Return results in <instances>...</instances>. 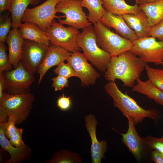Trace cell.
<instances>
[{
	"mask_svg": "<svg viewBox=\"0 0 163 163\" xmlns=\"http://www.w3.org/2000/svg\"><path fill=\"white\" fill-rule=\"evenodd\" d=\"M49 48L43 43L24 39L20 61L34 75L37 72Z\"/></svg>",
	"mask_w": 163,
	"mask_h": 163,
	"instance_id": "obj_11",
	"label": "cell"
},
{
	"mask_svg": "<svg viewBox=\"0 0 163 163\" xmlns=\"http://www.w3.org/2000/svg\"><path fill=\"white\" fill-rule=\"evenodd\" d=\"M16 119L13 116L8 117V121L2 124L4 127L5 133L7 138L9 139L14 133L17 128L15 125Z\"/></svg>",
	"mask_w": 163,
	"mask_h": 163,
	"instance_id": "obj_32",
	"label": "cell"
},
{
	"mask_svg": "<svg viewBox=\"0 0 163 163\" xmlns=\"http://www.w3.org/2000/svg\"><path fill=\"white\" fill-rule=\"evenodd\" d=\"M136 81V84L133 87V91L145 95L163 107V90L155 86L149 79L142 81L138 78Z\"/></svg>",
	"mask_w": 163,
	"mask_h": 163,
	"instance_id": "obj_22",
	"label": "cell"
},
{
	"mask_svg": "<svg viewBox=\"0 0 163 163\" xmlns=\"http://www.w3.org/2000/svg\"><path fill=\"white\" fill-rule=\"evenodd\" d=\"M150 36L163 41V20L151 28L149 35Z\"/></svg>",
	"mask_w": 163,
	"mask_h": 163,
	"instance_id": "obj_36",
	"label": "cell"
},
{
	"mask_svg": "<svg viewBox=\"0 0 163 163\" xmlns=\"http://www.w3.org/2000/svg\"><path fill=\"white\" fill-rule=\"evenodd\" d=\"M59 2V0H46L38 6L27 8L22 18L21 22L34 24L45 31L50 27L55 18L66 17L65 15H56V6Z\"/></svg>",
	"mask_w": 163,
	"mask_h": 163,
	"instance_id": "obj_7",
	"label": "cell"
},
{
	"mask_svg": "<svg viewBox=\"0 0 163 163\" xmlns=\"http://www.w3.org/2000/svg\"><path fill=\"white\" fill-rule=\"evenodd\" d=\"M82 0V6L88 11V17L89 21L94 24L100 21L105 11L102 0Z\"/></svg>",
	"mask_w": 163,
	"mask_h": 163,
	"instance_id": "obj_25",
	"label": "cell"
},
{
	"mask_svg": "<svg viewBox=\"0 0 163 163\" xmlns=\"http://www.w3.org/2000/svg\"><path fill=\"white\" fill-rule=\"evenodd\" d=\"M72 67L75 76L80 80L83 87H88L96 83L100 75L88 61L83 53H72L66 60Z\"/></svg>",
	"mask_w": 163,
	"mask_h": 163,
	"instance_id": "obj_12",
	"label": "cell"
},
{
	"mask_svg": "<svg viewBox=\"0 0 163 163\" xmlns=\"http://www.w3.org/2000/svg\"><path fill=\"white\" fill-rule=\"evenodd\" d=\"M151 159L156 163H163V153L154 150L152 152Z\"/></svg>",
	"mask_w": 163,
	"mask_h": 163,
	"instance_id": "obj_37",
	"label": "cell"
},
{
	"mask_svg": "<svg viewBox=\"0 0 163 163\" xmlns=\"http://www.w3.org/2000/svg\"><path fill=\"white\" fill-rule=\"evenodd\" d=\"M78 43L88 60L99 71L104 72L112 56L98 46L94 27L83 29L78 36Z\"/></svg>",
	"mask_w": 163,
	"mask_h": 163,
	"instance_id": "obj_3",
	"label": "cell"
},
{
	"mask_svg": "<svg viewBox=\"0 0 163 163\" xmlns=\"http://www.w3.org/2000/svg\"><path fill=\"white\" fill-rule=\"evenodd\" d=\"M82 159L77 152L68 149L60 150L55 152L46 163H82Z\"/></svg>",
	"mask_w": 163,
	"mask_h": 163,
	"instance_id": "obj_26",
	"label": "cell"
},
{
	"mask_svg": "<svg viewBox=\"0 0 163 163\" xmlns=\"http://www.w3.org/2000/svg\"><path fill=\"white\" fill-rule=\"evenodd\" d=\"M145 69L149 80L155 86L163 91V68H153L146 64Z\"/></svg>",
	"mask_w": 163,
	"mask_h": 163,
	"instance_id": "obj_27",
	"label": "cell"
},
{
	"mask_svg": "<svg viewBox=\"0 0 163 163\" xmlns=\"http://www.w3.org/2000/svg\"><path fill=\"white\" fill-rule=\"evenodd\" d=\"M94 28L98 46L112 56L131 50L132 41L111 31L100 21L94 24Z\"/></svg>",
	"mask_w": 163,
	"mask_h": 163,
	"instance_id": "obj_5",
	"label": "cell"
},
{
	"mask_svg": "<svg viewBox=\"0 0 163 163\" xmlns=\"http://www.w3.org/2000/svg\"><path fill=\"white\" fill-rule=\"evenodd\" d=\"M53 72L57 75L62 76L68 79L72 77H76L72 66L68 62L66 63L64 61L61 62L57 66Z\"/></svg>",
	"mask_w": 163,
	"mask_h": 163,
	"instance_id": "obj_29",
	"label": "cell"
},
{
	"mask_svg": "<svg viewBox=\"0 0 163 163\" xmlns=\"http://www.w3.org/2000/svg\"><path fill=\"white\" fill-rule=\"evenodd\" d=\"M105 9L111 14L123 16L126 14H136L142 10L139 5L136 3L130 5L124 0H102Z\"/></svg>",
	"mask_w": 163,
	"mask_h": 163,
	"instance_id": "obj_20",
	"label": "cell"
},
{
	"mask_svg": "<svg viewBox=\"0 0 163 163\" xmlns=\"http://www.w3.org/2000/svg\"><path fill=\"white\" fill-rule=\"evenodd\" d=\"M85 126L90 137L91 145V155L92 163H101L102 158H104V153L107 150V141L97 139L96 129L98 123L94 115L89 114L84 117Z\"/></svg>",
	"mask_w": 163,
	"mask_h": 163,
	"instance_id": "obj_13",
	"label": "cell"
},
{
	"mask_svg": "<svg viewBox=\"0 0 163 163\" xmlns=\"http://www.w3.org/2000/svg\"><path fill=\"white\" fill-rule=\"evenodd\" d=\"M35 100L30 92L20 94H11L6 92L0 100V105L5 109L8 117L13 116L17 125L23 123L28 117Z\"/></svg>",
	"mask_w": 163,
	"mask_h": 163,
	"instance_id": "obj_4",
	"label": "cell"
},
{
	"mask_svg": "<svg viewBox=\"0 0 163 163\" xmlns=\"http://www.w3.org/2000/svg\"><path fill=\"white\" fill-rule=\"evenodd\" d=\"M147 63L130 50L112 56L104 72V78L108 81L120 80L124 87H133L139 78Z\"/></svg>",
	"mask_w": 163,
	"mask_h": 163,
	"instance_id": "obj_1",
	"label": "cell"
},
{
	"mask_svg": "<svg viewBox=\"0 0 163 163\" xmlns=\"http://www.w3.org/2000/svg\"><path fill=\"white\" fill-rule=\"evenodd\" d=\"M24 41L18 28L10 30L6 40L8 46L9 61L14 69L20 62Z\"/></svg>",
	"mask_w": 163,
	"mask_h": 163,
	"instance_id": "obj_18",
	"label": "cell"
},
{
	"mask_svg": "<svg viewBox=\"0 0 163 163\" xmlns=\"http://www.w3.org/2000/svg\"><path fill=\"white\" fill-rule=\"evenodd\" d=\"M136 3L139 5H142L155 2L156 0H134Z\"/></svg>",
	"mask_w": 163,
	"mask_h": 163,
	"instance_id": "obj_41",
	"label": "cell"
},
{
	"mask_svg": "<svg viewBox=\"0 0 163 163\" xmlns=\"http://www.w3.org/2000/svg\"><path fill=\"white\" fill-rule=\"evenodd\" d=\"M12 0H0V11L3 12L9 10Z\"/></svg>",
	"mask_w": 163,
	"mask_h": 163,
	"instance_id": "obj_38",
	"label": "cell"
},
{
	"mask_svg": "<svg viewBox=\"0 0 163 163\" xmlns=\"http://www.w3.org/2000/svg\"><path fill=\"white\" fill-rule=\"evenodd\" d=\"M52 81V87L55 91H61L69 86L68 78L62 76L57 75L51 79Z\"/></svg>",
	"mask_w": 163,
	"mask_h": 163,
	"instance_id": "obj_33",
	"label": "cell"
},
{
	"mask_svg": "<svg viewBox=\"0 0 163 163\" xmlns=\"http://www.w3.org/2000/svg\"><path fill=\"white\" fill-rule=\"evenodd\" d=\"M6 92L20 94L30 92V87L35 80L34 75L26 68L20 61L14 69L3 72Z\"/></svg>",
	"mask_w": 163,
	"mask_h": 163,
	"instance_id": "obj_10",
	"label": "cell"
},
{
	"mask_svg": "<svg viewBox=\"0 0 163 163\" xmlns=\"http://www.w3.org/2000/svg\"><path fill=\"white\" fill-rule=\"evenodd\" d=\"M18 28L24 39L41 43L48 46L50 44V39L45 32L36 24L24 22Z\"/></svg>",
	"mask_w": 163,
	"mask_h": 163,
	"instance_id": "obj_21",
	"label": "cell"
},
{
	"mask_svg": "<svg viewBox=\"0 0 163 163\" xmlns=\"http://www.w3.org/2000/svg\"><path fill=\"white\" fill-rule=\"evenodd\" d=\"M0 145L2 148L10 155V158L6 163H20L30 159L32 149L26 144L20 147L13 145L6 136L2 124H0Z\"/></svg>",
	"mask_w": 163,
	"mask_h": 163,
	"instance_id": "obj_15",
	"label": "cell"
},
{
	"mask_svg": "<svg viewBox=\"0 0 163 163\" xmlns=\"http://www.w3.org/2000/svg\"><path fill=\"white\" fill-rule=\"evenodd\" d=\"M78 30L71 26L65 27L54 19L51 26L45 32L50 44L60 46L72 53L80 52L78 38L80 33Z\"/></svg>",
	"mask_w": 163,
	"mask_h": 163,
	"instance_id": "obj_6",
	"label": "cell"
},
{
	"mask_svg": "<svg viewBox=\"0 0 163 163\" xmlns=\"http://www.w3.org/2000/svg\"><path fill=\"white\" fill-rule=\"evenodd\" d=\"M142 139L145 145L154 150L163 153V137L158 138L148 136Z\"/></svg>",
	"mask_w": 163,
	"mask_h": 163,
	"instance_id": "obj_30",
	"label": "cell"
},
{
	"mask_svg": "<svg viewBox=\"0 0 163 163\" xmlns=\"http://www.w3.org/2000/svg\"><path fill=\"white\" fill-rule=\"evenodd\" d=\"M123 17L138 38L149 37L152 27L147 16L142 10L136 14H126Z\"/></svg>",
	"mask_w": 163,
	"mask_h": 163,
	"instance_id": "obj_19",
	"label": "cell"
},
{
	"mask_svg": "<svg viewBox=\"0 0 163 163\" xmlns=\"http://www.w3.org/2000/svg\"><path fill=\"white\" fill-rule=\"evenodd\" d=\"M12 18L6 15L1 17L0 18V43H4L12 26Z\"/></svg>",
	"mask_w": 163,
	"mask_h": 163,
	"instance_id": "obj_28",
	"label": "cell"
},
{
	"mask_svg": "<svg viewBox=\"0 0 163 163\" xmlns=\"http://www.w3.org/2000/svg\"><path fill=\"white\" fill-rule=\"evenodd\" d=\"M100 21L106 27L113 28L117 34L132 42L138 39L135 31L129 27L122 16L113 14L105 10Z\"/></svg>",
	"mask_w": 163,
	"mask_h": 163,
	"instance_id": "obj_16",
	"label": "cell"
},
{
	"mask_svg": "<svg viewBox=\"0 0 163 163\" xmlns=\"http://www.w3.org/2000/svg\"><path fill=\"white\" fill-rule=\"evenodd\" d=\"M106 93L112 98L115 107H117L125 117H130L135 125L140 123L146 118L157 121L161 116L157 109H145L126 92L119 88L115 82L108 81L104 86Z\"/></svg>",
	"mask_w": 163,
	"mask_h": 163,
	"instance_id": "obj_2",
	"label": "cell"
},
{
	"mask_svg": "<svg viewBox=\"0 0 163 163\" xmlns=\"http://www.w3.org/2000/svg\"><path fill=\"white\" fill-rule=\"evenodd\" d=\"M58 107L62 111L69 110L71 107V97L66 96L64 93L57 99L56 101Z\"/></svg>",
	"mask_w": 163,
	"mask_h": 163,
	"instance_id": "obj_35",
	"label": "cell"
},
{
	"mask_svg": "<svg viewBox=\"0 0 163 163\" xmlns=\"http://www.w3.org/2000/svg\"><path fill=\"white\" fill-rule=\"evenodd\" d=\"M5 88V83L3 72H0V100L2 98Z\"/></svg>",
	"mask_w": 163,
	"mask_h": 163,
	"instance_id": "obj_40",
	"label": "cell"
},
{
	"mask_svg": "<svg viewBox=\"0 0 163 163\" xmlns=\"http://www.w3.org/2000/svg\"><path fill=\"white\" fill-rule=\"evenodd\" d=\"M66 0H59V1H66Z\"/></svg>",
	"mask_w": 163,
	"mask_h": 163,
	"instance_id": "obj_42",
	"label": "cell"
},
{
	"mask_svg": "<svg viewBox=\"0 0 163 163\" xmlns=\"http://www.w3.org/2000/svg\"><path fill=\"white\" fill-rule=\"evenodd\" d=\"M130 51L145 63L162 65L163 62V41L148 37L138 38L133 42Z\"/></svg>",
	"mask_w": 163,
	"mask_h": 163,
	"instance_id": "obj_8",
	"label": "cell"
},
{
	"mask_svg": "<svg viewBox=\"0 0 163 163\" xmlns=\"http://www.w3.org/2000/svg\"><path fill=\"white\" fill-rule=\"evenodd\" d=\"M40 0H12L9 11L11 14L12 27L18 28L21 25V18L29 5H35Z\"/></svg>",
	"mask_w": 163,
	"mask_h": 163,
	"instance_id": "obj_23",
	"label": "cell"
},
{
	"mask_svg": "<svg viewBox=\"0 0 163 163\" xmlns=\"http://www.w3.org/2000/svg\"><path fill=\"white\" fill-rule=\"evenodd\" d=\"M162 66V67H163V62H162V65H161Z\"/></svg>",
	"mask_w": 163,
	"mask_h": 163,
	"instance_id": "obj_43",
	"label": "cell"
},
{
	"mask_svg": "<svg viewBox=\"0 0 163 163\" xmlns=\"http://www.w3.org/2000/svg\"><path fill=\"white\" fill-rule=\"evenodd\" d=\"M82 0H67L59 2L56 6L57 12L63 14L64 19H59V22L78 29L82 30L91 26L82 5Z\"/></svg>",
	"mask_w": 163,
	"mask_h": 163,
	"instance_id": "obj_9",
	"label": "cell"
},
{
	"mask_svg": "<svg viewBox=\"0 0 163 163\" xmlns=\"http://www.w3.org/2000/svg\"><path fill=\"white\" fill-rule=\"evenodd\" d=\"M23 129L17 127L16 131L9 139L10 143L15 147H20L25 144L22 138Z\"/></svg>",
	"mask_w": 163,
	"mask_h": 163,
	"instance_id": "obj_34",
	"label": "cell"
},
{
	"mask_svg": "<svg viewBox=\"0 0 163 163\" xmlns=\"http://www.w3.org/2000/svg\"><path fill=\"white\" fill-rule=\"evenodd\" d=\"M126 117L128 120V127L126 133L121 134L122 140L136 158L139 161L142 156L145 144L143 139L137 133L131 118Z\"/></svg>",
	"mask_w": 163,
	"mask_h": 163,
	"instance_id": "obj_17",
	"label": "cell"
},
{
	"mask_svg": "<svg viewBox=\"0 0 163 163\" xmlns=\"http://www.w3.org/2000/svg\"><path fill=\"white\" fill-rule=\"evenodd\" d=\"M147 16L152 28L163 20V0L139 5Z\"/></svg>",
	"mask_w": 163,
	"mask_h": 163,
	"instance_id": "obj_24",
	"label": "cell"
},
{
	"mask_svg": "<svg viewBox=\"0 0 163 163\" xmlns=\"http://www.w3.org/2000/svg\"><path fill=\"white\" fill-rule=\"evenodd\" d=\"M4 43H0V72L12 70L13 66L10 63Z\"/></svg>",
	"mask_w": 163,
	"mask_h": 163,
	"instance_id": "obj_31",
	"label": "cell"
},
{
	"mask_svg": "<svg viewBox=\"0 0 163 163\" xmlns=\"http://www.w3.org/2000/svg\"><path fill=\"white\" fill-rule=\"evenodd\" d=\"M72 53L60 46L50 44L37 72L39 75L38 84L40 83L45 74L50 69L57 66L62 62L66 61Z\"/></svg>",
	"mask_w": 163,
	"mask_h": 163,
	"instance_id": "obj_14",
	"label": "cell"
},
{
	"mask_svg": "<svg viewBox=\"0 0 163 163\" xmlns=\"http://www.w3.org/2000/svg\"><path fill=\"white\" fill-rule=\"evenodd\" d=\"M8 117L5 108L0 105V123L6 122Z\"/></svg>",
	"mask_w": 163,
	"mask_h": 163,
	"instance_id": "obj_39",
	"label": "cell"
}]
</instances>
